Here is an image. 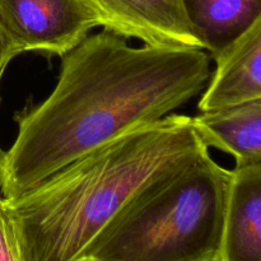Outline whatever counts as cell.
Here are the masks:
<instances>
[{"label": "cell", "instance_id": "obj_1", "mask_svg": "<svg viewBox=\"0 0 261 261\" xmlns=\"http://www.w3.org/2000/svg\"><path fill=\"white\" fill-rule=\"evenodd\" d=\"M205 50L134 47L102 28L61 56L53 92L15 116L18 133L0 155V193H27L78 158L126 133L153 124L208 86Z\"/></svg>", "mask_w": 261, "mask_h": 261}, {"label": "cell", "instance_id": "obj_2", "mask_svg": "<svg viewBox=\"0 0 261 261\" xmlns=\"http://www.w3.org/2000/svg\"><path fill=\"white\" fill-rule=\"evenodd\" d=\"M209 152L193 117L171 114L78 158L4 199L23 261H83L150 186Z\"/></svg>", "mask_w": 261, "mask_h": 261}, {"label": "cell", "instance_id": "obj_3", "mask_svg": "<svg viewBox=\"0 0 261 261\" xmlns=\"http://www.w3.org/2000/svg\"><path fill=\"white\" fill-rule=\"evenodd\" d=\"M231 176L206 152L143 193L83 261H221Z\"/></svg>", "mask_w": 261, "mask_h": 261}, {"label": "cell", "instance_id": "obj_4", "mask_svg": "<svg viewBox=\"0 0 261 261\" xmlns=\"http://www.w3.org/2000/svg\"><path fill=\"white\" fill-rule=\"evenodd\" d=\"M0 23L22 53L60 58L99 25L86 0H0Z\"/></svg>", "mask_w": 261, "mask_h": 261}, {"label": "cell", "instance_id": "obj_5", "mask_svg": "<svg viewBox=\"0 0 261 261\" xmlns=\"http://www.w3.org/2000/svg\"><path fill=\"white\" fill-rule=\"evenodd\" d=\"M102 28L144 45L204 50L194 33L182 0H86Z\"/></svg>", "mask_w": 261, "mask_h": 261}, {"label": "cell", "instance_id": "obj_6", "mask_svg": "<svg viewBox=\"0 0 261 261\" xmlns=\"http://www.w3.org/2000/svg\"><path fill=\"white\" fill-rule=\"evenodd\" d=\"M231 172L221 261H261V165Z\"/></svg>", "mask_w": 261, "mask_h": 261}, {"label": "cell", "instance_id": "obj_7", "mask_svg": "<svg viewBox=\"0 0 261 261\" xmlns=\"http://www.w3.org/2000/svg\"><path fill=\"white\" fill-rule=\"evenodd\" d=\"M261 96V18L216 60L208 86L201 93L200 112L223 109Z\"/></svg>", "mask_w": 261, "mask_h": 261}, {"label": "cell", "instance_id": "obj_8", "mask_svg": "<svg viewBox=\"0 0 261 261\" xmlns=\"http://www.w3.org/2000/svg\"><path fill=\"white\" fill-rule=\"evenodd\" d=\"M204 144L228 153L236 165H261V96L193 117Z\"/></svg>", "mask_w": 261, "mask_h": 261}, {"label": "cell", "instance_id": "obj_9", "mask_svg": "<svg viewBox=\"0 0 261 261\" xmlns=\"http://www.w3.org/2000/svg\"><path fill=\"white\" fill-rule=\"evenodd\" d=\"M186 18L214 61L261 18V0H182Z\"/></svg>", "mask_w": 261, "mask_h": 261}, {"label": "cell", "instance_id": "obj_10", "mask_svg": "<svg viewBox=\"0 0 261 261\" xmlns=\"http://www.w3.org/2000/svg\"><path fill=\"white\" fill-rule=\"evenodd\" d=\"M0 261H23L14 224L0 196Z\"/></svg>", "mask_w": 261, "mask_h": 261}, {"label": "cell", "instance_id": "obj_11", "mask_svg": "<svg viewBox=\"0 0 261 261\" xmlns=\"http://www.w3.org/2000/svg\"><path fill=\"white\" fill-rule=\"evenodd\" d=\"M19 54H22V51L13 42L0 23V78H3L10 61Z\"/></svg>", "mask_w": 261, "mask_h": 261}, {"label": "cell", "instance_id": "obj_12", "mask_svg": "<svg viewBox=\"0 0 261 261\" xmlns=\"http://www.w3.org/2000/svg\"><path fill=\"white\" fill-rule=\"evenodd\" d=\"M0 82H2V78H0ZM0 102H2V97H0ZM2 153H3V149L0 148V155H2Z\"/></svg>", "mask_w": 261, "mask_h": 261}]
</instances>
